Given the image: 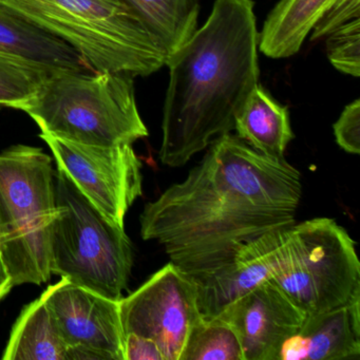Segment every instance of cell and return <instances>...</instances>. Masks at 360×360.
Returning <instances> with one entry per match:
<instances>
[{"mask_svg": "<svg viewBox=\"0 0 360 360\" xmlns=\"http://www.w3.org/2000/svg\"><path fill=\"white\" fill-rule=\"evenodd\" d=\"M46 301L67 347L91 349L106 360H124L120 300L62 278L50 285Z\"/></svg>", "mask_w": 360, "mask_h": 360, "instance_id": "cell-10", "label": "cell"}, {"mask_svg": "<svg viewBox=\"0 0 360 360\" xmlns=\"http://www.w3.org/2000/svg\"><path fill=\"white\" fill-rule=\"evenodd\" d=\"M41 139L82 193L113 223L124 227L132 204L143 195L142 162L130 144H77L41 132Z\"/></svg>", "mask_w": 360, "mask_h": 360, "instance_id": "cell-9", "label": "cell"}, {"mask_svg": "<svg viewBox=\"0 0 360 360\" xmlns=\"http://www.w3.org/2000/svg\"><path fill=\"white\" fill-rule=\"evenodd\" d=\"M12 288H13V284H12L11 277L8 273L1 250H0V301L11 292Z\"/></svg>", "mask_w": 360, "mask_h": 360, "instance_id": "cell-25", "label": "cell"}, {"mask_svg": "<svg viewBox=\"0 0 360 360\" xmlns=\"http://www.w3.org/2000/svg\"><path fill=\"white\" fill-rule=\"evenodd\" d=\"M271 281L307 315L341 307L360 294L355 241L334 219L294 223L286 231L281 267Z\"/></svg>", "mask_w": 360, "mask_h": 360, "instance_id": "cell-6", "label": "cell"}, {"mask_svg": "<svg viewBox=\"0 0 360 360\" xmlns=\"http://www.w3.org/2000/svg\"><path fill=\"white\" fill-rule=\"evenodd\" d=\"M124 335L151 339L164 360H180L200 318L195 281L172 262L120 300Z\"/></svg>", "mask_w": 360, "mask_h": 360, "instance_id": "cell-8", "label": "cell"}, {"mask_svg": "<svg viewBox=\"0 0 360 360\" xmlns=\"http://www.w3.org/2000/svg\"><path fill=\"white\" fill-rule=\"evenodd\" d=\"M336 143L345 153H360V100L345 106L340 117L333 126Z\"/></svg>", "mask_w": 360, "mask_h": 360, "instance_id": "cell-23", "label": "cell"}, {"mask_svg": "<svg viewBox=\"0 0 360 360\" xmlns=\"http://www.w3.org/2000/svg\"><path fill=\"white\" fill-rule=\"evenodd\" d=\"M56 216L51 157L27 145L0 153V250L13 286L39 285L51 277Z\"/></svg>", "mask_w": 360, "mask_h": 360, "instance_id": "cell-4", "label": "cell"}, {"mask_svg": "<svg viewBox=\"0 0 360 360\" xmlns=\"http://www.w3.org/2000/svg\"><path fill=\"white\" fill-rule=\"evenodd\" d=\"M18 109L41 132L89 146L134 144L148 136L136 105L134 77L122 73L60 71Z\"/></svg>", "mask_w": 360, "mask_h": 360, "instance_id": "cell-3", "label": "cell"}, {"mask_svg": "<svg viewBox=\"0 0 360 360\" xmlns=\"http://www.w3.org/2000/svg\"><path fill=\"white\" fill-rule=\"evenodd\" d=\"M182 182L145 205L141 236L165 248L191 278L229 260L248 242L294 224L302 197L298 169L255 150L236 134L219 136Z\"/></svg>", "mask_w": 360, "mask_h": 360, "instance_id": "cell-1", "label": "cell"}, {"mask_svg": "<svg viewBox=\"0 0 360 360\" xmlns=\"http://www.w3.org/2000/svg\"><path fill=\"white\" fill-rule=\"evenodd\" d=\"M334 0H279L259 32V51L288 58L300 51L320 16Z\"/></svg>", "mask_w": 360, "mask_h": 360, "instance_id": "cell-16", "label": "cell"}, {"mask_svg": "<svg viewBox=\"0 0 360 360\" xmlns=\"http://www.w3.org/2000/svg\"><path fill=\"white\" fill-rule=\"evenodd\" d=\"M0 52L45 67L52 72L87 71L68 44L0 5Z\"/></svg>", "mask_w": 360, "mask_h": 360, "instance_id": "cell-14", "label": "cell"}, {"mask_svg": "<svg viewBox=\"0 0 360 360\" xmlns=\"http://www.w3.org/2000/svg\"><path fill=\"white\" fill-rule=\"evenodd\" d=\"M56 197L51 274L121 300L134 265L125 229L103 214L60 167L56 170Z\"/></svg>", "mask_w": 360, "mask_h": 360, "instance_id": "cell-5", "label": "cell"}, {"mask_svg": "<svg viewBox=\"0 0 360 360\" xmlns=\"http://www.w3.org/2000/svg\"><path fill=\"white\" fill-rule=\"evenodd\" d=\"M220 316L235 328L244 360H278L282 345L296 334L307 314L279 286L267 281Z\"/></svg>", "mask_w": 360, "mask_h": 360, "instance_id": "cell-12", "label": "cell"}, {"mask_svg": "<svg viewBox=\"0 0 360 360\" xmlns=\"http://www.w3.org/2000/svg\"><path fill=\"white\" fill-rule=\"evenodd\" d=\"M288 227L252 240L216 269L191 278L197 286L202 318L218 317L236 301L276 277Z\"/></svg>", "mask_w": 360, "mask_h": 360, "instance_id": "cell-11", "label": "cell"}, {"mask_svg": "<svg viewBox=\"0 0 360 360\" xmlns=\"http://www.w3.org/2000/svg\"><path fill=\"white\" fill-rule=\"evenodd\" d=\"M0 5L68 44L92 72L145 77L165 66L167 53L155 35L101 26L51 0H0Z\"/></svg>", "mask_w": 360, "mask_h": 360, "instance_id": "cell-7", "label": "cell"}, {"mask_svg": "<svg viewBox=\"0 0 360 360\" xmlns=\"http://www.w3.org/2000/svg\"><path fill=\"white\" fill-rule=\"evenodd\" d=\"M159 39L167 56L198 29L200 0H120Z\"/></svg>", "mask_w": 360, "mask_h": 360, "instance_id": "cell-18", "label": "cell"}, {"mask_svg": "<svg viewBox=\"0 0 360 360\" xmlns=\"http://www.w3.org/2000/svg\"><path fill=\"white\" fill-rule=\"evenodd\" d=\"M360 358V294L336 309L307 315L282 345L278 360Z\"/></svg>", "mask_w": 360, "mask_h": 360, "instance_id": "cell-13", "label": "cell"}, {"mask_svg": "<svg viewBox=\"0 0 360 360\" xmlns=\"http://www.w3.org/2000/svg\"><path fill=\"white\" fill-rule=\"evenodd\" d=\"M326 54L330 64L345 75H360V20H355L328 35Z\"/></svg>", "mask_w": 360, "mask_h": 360, "instance_id": "cell-21", "label": "cell"}, {"mask_svg": "<svg viewBox=\"0 0 360 360\" xmlns=\"http://www.w3.org/2000/svg\"><path fill=\"white\" fill-rule=\"evenodd\" d=\"M52 73L41 65L0 52V106L18 109L37 94Z\"/></svg>", "mask_w": 360, "mask_h": 360, "instance_id": "cell-20", "label": "cell"}, {"mask_svg": "<svg viewBox=\"0 0 360 360\" xmlns=\"http://www.w3.org/2000/svg\"><path fill=\"white\" fill-rule=\"evenodd\" d=\"M355 20H360V0H334L311 30V41H321Z\"/></svg>", "mask_w": 360, "mask_h": 360, "instance_id": "cell-22", "label": "cell"}, {"mask_svg": "<svg viewBox=\"0 0 360 360\" xmlns=\"http://www.w3.org/2000/svg\"><path fill=\"white\" fill-rule=\"evenodd\" d=\"M233 130L255 150L275 159H284L288 144L295 139L288 107L260 84L236 115Z\"/></svg>", "mask_w": 360, "mask_h": 360, "instance_id": "cell-15", "label": "cell"}, {"mask_svg": "<svg viewBox=\"0 0 360 360\" xmlns=\"http://www.w3.org/2000/svg\"><path fill=\"white\" fill-rule=\"evenodd\" d=\"M180 360H244L239 336L222 316H200L189 333Z\"/></svg>", "mask_w": 360, "mask_h": 360, "instance_id": "cell-19", "label": "cell"}, {"mask_svg": "<svg viewBox=\"0 0 360 360\" xmlns=\"http://www.w3.org/2000/svg\"><path fill=\"white\" fill-rule=\"evenodd\" d=\"M259 31L252 0H214L203 26L166 58L169 84L160 160L182 167L223 134L259 84Z\"/></svg>", "mask_w": 360, "mask_h": 360, "instance_id": "cell-2", "label": "cell"}, {"mask_svg": "<svg viewBox=\"0 0 360 360\" xmlns=\"http://www.w3.org/2000/svg\"><path fill=\"white\" fill-rule=\"evenodd\" d=\"M67 349L44 292L22 309L12 328L3 359L67 360Z\"/></svg>", "mask_w": 360, "mask_h": 360, "instance_id": "cell-17", "label": "cell"}, {"mask_svg": "<svg viewBox=\"0 0 360 360\" xmlns=\"http://www.w3.org/2000/svg\"><path fill=\"white\" fill-rule=\"evenodd\" d=\"M124 360H164V357L151 339L126 334L124 338Z\"/></svg>", "mask_w": 360, "mask_h": 360, "instance_id": "cell-24", "label": "cell"}]
</instances>
